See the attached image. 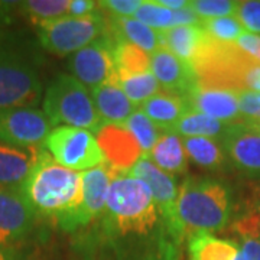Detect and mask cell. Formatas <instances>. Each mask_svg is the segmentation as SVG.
I'll list each match as a JSON object with an SVG mask.
<instances>
[{"label": "cell", "instance_id": "cell-1", "mask_svg": "<svg viewBox=\"0 0 260 260\" xmlns=\"http://www.w3.org/2000/svg\"><path fill=\"white\" fill-rule=\"evenodd\" d=\"M22 192L35 213L70 232L83 197V172L59 165L44 149Z\"/></svg>", "mask_w": 260, "mask_h": 260}, {"label": "cell", "instance_id": "cell-2", "mask_svg": "<svg viewBox=\"0 0 260 260\" xmlns=\"http://www.w3.org/2000/svg\"><path fill=\"white\" fill-rule=\"evenodd\" d=\"M232 214V191L223 181L189 177L179 186L177 201L179 239L200 233L221 232L230 223Z\"/></svg>", "mask_w": 260, "mask_h": 260}, {"label": "cell", "instance_id": "cell-3", "mask_svg": "<svg viewBox=\"0 0 260 260\" xmlns=\"http://www.w3.org/2000/svg\"><path fill=\"white\" fill-rule=\"evenodd\" d=\"M103 218L110 234L148 236L158 225L159 211L143 181L117 174L110 185Z\"/></svg>", "mask_w": 260, "mask_h": 260}, {"label": "cell", "instance_id": "cell-4", "mask_svg": "<svg viewBox=\"0 0 260 260\" xmlns=\"http://www.w3.org/2000/svg\"><path fill=\"white\" fill-rule=\"evenodd\" d=\"M192 67L200 84L236 93H260V64L237 44H218L210 39Z\"/></svg>", "mask_w": 260, "mask_h": 260}, {"label": "cell", "instance_id": "cell-5", "mask_svg": "<svg viewBox=\"0 0 260 260\" xmlns=\"http://www.w3.org/2000/svg\"><path fill=\"white\" fill-rule=\"evenodd\" d=\"M44 113L52 126H70L97 133L104 126L90 90L71 74H58L44 95Z\"/></svg>", "mask_w": 260, "mask_h": 260}, {"label": "cell", "instance_id": "cell-6", "mask_svg": "<svg viewBox=\"0 0 260 260\" xmlns=\"http://www.w3.org/2000/svg\"><path fill=\"white\" fill-rule=\"evenodd\" d=\"M41 99L37 67L22 52L0 45V110L37 107Z\"/></svg>", "mask_w": 260, "mask_h": 260}, {"label": "cell", "instance_id": "cell-7", "mask_svg": "<svg viewBox=\"0 0 260 260\" xmlns=\"http://www.w3.org/2000/svg\"><path fill=\"white\" fill-rule=\"evenodd\" d=\"M39 44L58 56L73 55L104 35V19L95 12L84 18H64L38 25Z\"/></svg>", "mask_w": 260, "mask_h": 260}, {"label": "cell", "instance_id": "cell-8", "mask_svg": "<svg viewBox=\"0 0 260 260\" xmlns=\"http://www.w3.org/2000/svg\"><path fill=\"white\" fill-rule=\"evenodd\" d=\"M48 152L62 167L85 172L106 164L95 135L84 129L58 126L51 130L47 142Z\"/></svg>", "mask_w": 260, "mask_h": 260}, {"label": "cell", "instance_id": "cell-9", "mask_svg": "<svg viewBox=\"0 0 260 260\" xmlns=\"http://www.w3.org/2000/svg\"><path fill=\"white\" fill-rule=\"evenodd\" d=\"M114 39L103 35L93 44L77 51L68 59L71 75L88 90L106 84L117 83V68L114 62Z\"/></svg>", "mask_w": 260, "mask_h": 260}, {"label": "cell", "instance_id": "cell-10", "mask_svg": "<svg viewBox=\"0 0 260 260\" xmlns=\"http://www.w3.org/2000/svg\"><path fill=\"white\" fill-rule=\"evenodd\" d=\"M52 130L47 114L37 107L0 110V142L23 146L42 148Z\"/></svg>", "mask_w": 260, "mask_h": 260}, {"label": "cell", "instance_id": "cell-11", "mask_svg": "<svg viewBox=\"0 0 260 260\" xmlns=\"http://www.w3.org/2000/svg\"><path fill=\"white\" fill-rule=\"evenodd\" d=\"M127 175L138 178L149 186L159 214L165 221L168 232L172 236V239L179 240L177 223V201L179 188L175 178L159 169L146 156H142L127 172Z\"/></svg>", "mask_w": 260, "mask_h": 260}, {"label": "cell", "instance_id": "cell-12", "mask_svg": "<svg viewBox=\"0 0 260 260\" xmlns=\"http://www.w3.org/2000/svg\"><path fill=\"white\" fill-rule=\"evenodd\" d=\"M37 213L22 191L0 188V249H6L28 237Z\"/></svg>", "mask_w": 260, "mask_h": 260}, {"label": "cell", "instance_id": "cell-13", "mask_svg": "<svg viewBox=\"0 0 260 260\" xmlns=\"http://www.w3.org/2000/svg\"><path fill=\"white\" fill-rule=\"evenodd\" d=\"M117 175L107 164L83 172V197L75 213L70 232L87 225L104 214L113 179Z\"/></svg>", "mask_w": 260, "mask_h": 260}, {"label": "cell", "instance_id": "cell-14", "mask_svg": "<svg viewBox=\"0 0 260 260\" xmlns=\"http://www.w3.org/2000/svg\"><path fill=\"white\" fill-rule=\"evenodd\" d=\"M184 99L189 106V110L203 113L208 117H213L215 120L224 121L229 124L244 123L239 110L236 91L210 87L197 81L188 90Z\"/></svg>", "mask_w": 260, "mask_h": 260}, {"label": "cell", "instance_id": "cell-15", "mask_svg": "<svg viewBox=\"0 0 260 260\" xmlns=\"http://www.w3.org/2000/svg\"><path fill=\"white\" fill-rule=\"evenodd\" d=\"M227 160L234 169L260 178V133L247 124H232L221 138Z\"/></svg>", "mask_w": 260, "mask_h": 260}, {"label": "cell", "instance_id": "cell-16", "mask_svg": "<svg viewBox=\"0 0 260 260\" xmlns=\"http://www.w3.org/2000/svg\"><path fill=\"white\" fill-rule=\"evenodd\" d=\"M107 165L117 174H127L143 156L138 140L123 126L104 124L95 133Z\"/></svg>", "mask_w": 260, "mask_h": 260}, {"label": "cell", "instance_id": "cell-17", "mask_svg": "<svg viewBox=\"0 0 260 260\" xmlns=\"http://www.w3.org/2000/svg\"><path fill=\"white\" fill-rule=\"evenodd\" d=\"M42 150L0 142V188L22 191Z\"/></svg>", "mask_w": 260, "mask_h": 260}, {"label": "cell", "instance_id": "cell-18", "mask_svg": "<svg viewBox=\"0 0 260 260\" xmlns=\"http://www.w3.org/2000/svg\"><path fill=\"white\" fill-rule=\"evenodd\" d=\"M150 73L155 75L164 91L185 95L197 83L194 67L160 48L150 55Z\"/></svg>", "mask_w": 260, "mask_h": 260}, {"label": "cell", "instance_id": "cell-19", "mask_svg": "<svg viewBox=\"0 0 260 260\" xmlns=\"http://www.w3.org/2000/svg\"><path fill=\"white\" fill-rule=\"evenodd\" d=\"M164 48L188 64L194 65L210 38L200 25H184L162 30Z\"/></svg>", "mask_w": 260, "mask_h": 260}, {"label": "cell", "instance_id": "cell-20", "mask_svg": "<svg viewBox=\"0 0 260 260\" xmlns=\"http://www.w3.org/2000/svg\"><path fill=\"white\" fill-rule=\"evenodd\" d=\"M91 97L104 124L123 126V123L138 110V106L130 102L117 83L94 88L91 90Z\"/></svg>", "mask_w": 260, "mask_h": 260}, {"label": "cell", "instance_id": "cell-21", "mask_svg": "<svg viewBox=\"0 0 260 260\" xmlns=\"http://www.w3.org/2000/svg\"><path fill=\"white\" fill-rule=\"evenodd\" d=\"M139 110L145 113L158 127L168 132L184 114L189 112V106L179 94L160 91L142 103Z\"/></svg>", "mask_w": 260, "mask_h": 260}, {"label": "cell", "instance_id": "cell-22", "mask_svg": "<svg viewBox=\"0 0 260 260\" xmlns=\"http://www.w3.org/2000/svg\"><path fill=\"white\" fill-rule=\"evenodd\" d=\"M159 169L169 175H181L188 169V156L182 143V138L175 133L164 132L156 145L146 155Z\"/></svg>", "mask_w": 260, "mask_h": 260}, {"label": "cell", "instance_id": "cell-23", "mask_svg": "<svg viewBox=\"0 0 260 260\" xmlns=\"http://www.w3.org/2000/svg\"><path fill=\"white\" fill-rule=\"evenodd\" d=\"M113 38L135 44L150 55L164 48L162 30L149 28L148 25L132 18L113 19Z\"/></svg>", "mask_w": 260, "mask_h": 260}, {"label": "cell", "instance_id": "cell-24", "mask_svg": "<svg viewBox=\"0 0 260 260\" xmlns=\"http://www.w3.org/2000/svg\"><path fill=\"white\" fill-rule=\"evenodd\" d=\"M240 247L236 242L220 239L208 233H200L189 237V260H236Z\"/></svg>", "mask_w": 260, "mask_h": 260}, {"label": "cell", "instance_id": "cell-25", "mask_svg": "<svg viewBox=\"0 0 260 260\" xmlns=\"http://www.w3.org/2000/svg\"><path fill=\"white\" fill-rule=\"evenodd\" d=\"M230 126L232 124L215 120V119L208 117L203 113L189 110L168 132L175 133L179 138H213V139H218V138H223L224 133L230 129Z\"/></svg>", "mask_w": 260, "mask_h": 260}, {"label": "cell", "instance_id": "cell-26", "mask_svg": "<svg viewBox=\"0 0 260 260\" xmlns=\"http://www.w3.org/2000/svg\"><path fill=\"white\" fill-rule=\"evenodd\" d=\"M186 156L195 165L208 169L218 171L225 165V152L223 143L213 138H182Z\"/></svg>", "mask_w": 260, "mask_h": 260}, {"label": "cell", "instance_id": "cell-27", "mask_svg": "<svg viewBox=\"0 0 260 260\" xmlns=\"http://www.w3.org/2000/svg\"><path fill=\"white\" fill-rule=\"evenodd\" d=\"M114 39V62L117 75L143 74L150 71V54L135 44L123 39Z\"/></svg>", "mask_w": 260, "mask_h": 260}, {"label": "cell", "instance_id": "cell-28", "mask_svg": "<svg viewBox=\"0 0 260 260\" xmlns=\"http://www.w3.org/2000/svg\"><path fill=\"white\" fill-rule=\"evenodd\" d=\"M233 230L242 239H259L260 240V184L250 189L243 210L237 214Z\"/></svg>", "mask_w": 260, "mask_h": 260}, {"label": "cell", "instance_id": "cell-29", "mask_svg": "<svg viewBox=\"0 0 260 260\" xmlns=\"http://www.w3.org/2000/svg\"><path fill=\"white\" fill-rule=\"evenodd\" d=\"M117 84L129 100L136 106L162 91V87L150 71L143 74L117 75Z\"/></svg>", "mask_w": 260, "mask_h": 260}, {"label": "cell", "instance_id": "cell-30", "mask_svg": "<svg viewBox=\"0 0 260 260\" xmlns=\"http://www.w3.org/2000/svg\"><path fill=\"white\" fill-rule=\"evenodd\" d=\"M123 127L129 130L133 135V138L138 140L140 149L143 152V156H146L152 150V148L156 145V142L164 133V130L158 127L145 113L140 112L139 109L123 123Z\"/></svg>", "mask_w": 260, "mask_h": 260}, {"label": "cell", "instance_id": "cell-31", "mask_svg": "<svg viewBox=\"0 0 260 260\" xmlns=\"http://www.w3.org/2000/svg\"><path fill=\"white\" fill-rule=\"evenodd\" d=\"M71 0H29L19 3L22 12L35 25L68 16Z\"/></svg>", "mask_w": 260, "mask_h": 260}, {"label": "cell", "instance_id": "cell-32", "mask_svg": "<svg viewBox=\"0 0 260 260\" xmlns=\"http://www.w3.org/2000/svg\"><path fill=\"white\" fill-rule=\"evenodd\" d=\"M201 26L208 38L218 44H236L237 39L246 32L234 16L201 20Z\"/></svg>", "mask_w": 260, "mask_h": 260}, {"label": "cell", "instance_id": "cell-33", "mask_svg": "<svg viewBox=\"0 0 260 260\" xmlns=\"http://www.w3.org/2000/svg\"><path fill=\"white\" fill-rule=\"evenodd\" d=\"M189 8L201 20L234 16L237 2L232 0H191Z\"/></svg>", "mask_w": 260, "mask_h": 260}, {"label": "cell", "instance_id": "cell-34", "mask_svg": "<svg viewBox=\"0 0 260 260\" xmlns=\"http://www.w3.org/2000/svg\"><path fill=\"white\" fill-rule=\"evenodd\" d=\"M234 18L240 22L246 32L260 35V0L237 2Z\"/></svg>", "mask_w": 260, "mask_h": 260}, {"label": "cell", "instance_id": "cell-35", "mask_svg": "<svg viewBox=\"0 0 260 260\" xmlns=\"http://www.w3.org/2000/svg\"><path fill=\"white\" fill-rule=\"evenodd\" d=\"M237 102L244 123L260 121V93L240 91L237 93Z\"/></svg>", "mask_w": 260, "mask_h": 260}, {"label": "cell", "instance_id": "cell-36", "mask_svg": "<svg viewBox=\"0 0 260 260\" xmlns=\"http://www.w3.org/2000/svg\"><path fill=\"white\" fill-rule=\"evenodd\" d=\"M143 0H104L99 2V5L103 9H107L114 15V18H127L133 16L140 6Z\"/></svg>", "mask_w": 260, "mask_h": 260}, {"label": "cell", "instance_id": "cell-37", "mask_svg": "<svg viewBox=\"0 0 260 260\" xmlns=\"http://www.w3.org/2000/svg\"><path fill=\"white\" fill-rule=\"evenodd\" d=\"M237 47L251 56L254 61L260 64V35H253L249 32H244L242 37L237 39Z\"/></svg>", "mask_w": 260, "mask_h": 260}, {"label": "cell", "instance_id": "cell-38", "mask_svg": "<svg viewBox=\"0 0 260 260\" xmlns=\"http://www.w3.org/2000/svg\"><path fill=\"white\" fill-rule=\"evenodd\" d=\"M97 5H99V2H91V0H71L68 16L84 18V16L93 15L97 12V8H99Z\"/></svg>", "mask_w": 260, "mask_h": 260}, {"label": "cell", "instance_id": "cell-39", "mask_svg": "<svg viewBox=\"0 0 260 260\" xmlns=\"http://www.w3.org/2000/svg\"><path fill=\"white\" fill-rule=\"evenodd\" d=\"M242 251L247 260H260L259 239H242Z\"/></svg>", "mask_w": 260, "mask_h": 260}, {"label": "cell", "instance_id": "cell-40", "mask_svg": "<svg viewBox=\"0 0 260 260\" xmlns=\"http://www.w3.org/2000/svg\"><path fill=\"white\" fill-rule=\"evenodd\" d=\"M160 6L167 8L171 10H181L189 8V2L188 0H156Z\"/></svg>", "mask_w": 260, "mask_h": 260}, {"label": "cell", "instance_id": "cell-41", "mask_svg": "<svg viewBox=\"0 0 260 260\" xmlns=\"http://www.w3.org/2000/svg\"><path fill=\"white\" fill-rule=\"evenodd\" d=\"M0 260H15L12 253L6 249H0Z\"/></svg>", "mask_w": 260, "mask_h": 260}, {"label": "cell", "instance_id": "cell-42", "mask_svg": "<svg viewBox=\"0 0 260 260\" xmlns=\"http://www.w3.org/2000/svg\"><path fill=\"white\" fill-rule=\"evenodd\" d=\"M244 124H247L249 127H251V129L257 130L260 133V121H253V123H244Z\"/></svg>", "mask_w": 260, "mask_h": 260}, {"label": "cell", "instance_id": "cell-43", "mask_svg": "<svg viewBox=\"0 0 260 260\" xmlns=\"http://www.w3.org/2000/svg\"><path fill=\"white\" fill-rule=\"evenodd\" d=\"M236 260H247L246 257H244V254H243L242 249H240V253H239V256L236 257Z\"/></svg>", "mask_w": 260, "mask_h": 260}]
</instances>
